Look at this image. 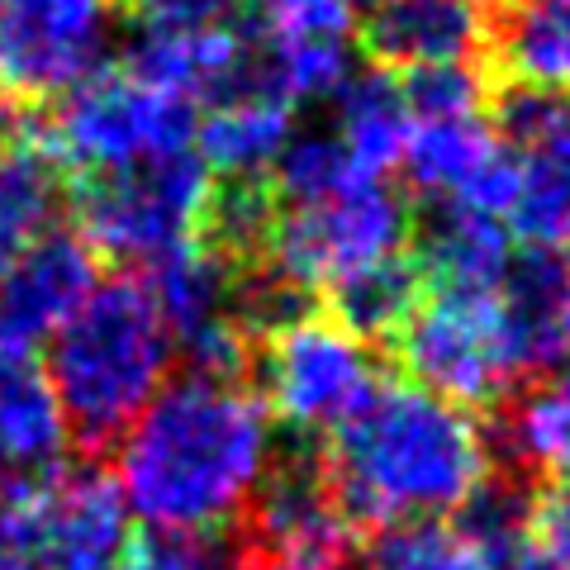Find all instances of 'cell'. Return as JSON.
Listing matches in <instances>:
<instances>
[{"mask_svg":"<svg viewBox=\"0 0 570 570\" xmlns=\"http://www.w3.org/2000/svg\"><path fill=\"white\" fill-rule=\"evenodd\" d=\"M276 419L247 376L181 371L115 448V485L148 532L238 528L276 466Z\"/></svg>","mask_w":570,"mask_h":570,"instance_id":"1","label":"cell"},{"mask_svg":"<svg viewBox=\"0 0 570 570\" xmlns=\"http://www.w3.org/2000/svg\"><path fill=\"white\" fill-rule=\"evenodd\" d=\"M318 456L352 523L376 532L452 519L494 471L490 428L409 381H381Z\"/></svg>","mask_w":570,"mask_h":570,"instance_id":"2","label":"cell"},{"mask_svg":"<svg viewBox=\"0 0 570 570\" xmlns=\"http://www.w3.org/2000/svg\"><path fill=\"white\" fill-rule=\"evenodd\" d=\"M176 343L142 276L100 281L48 343V381L81 452H110L171 381Z\"/></svg>","mask_w":570,"mask_h":570,"instance_id":"3","label":"cell"},{"mask_svg":"<svg viewBox=\"0 0 570 570\" xmlns=\"http://www.w3.org/2000/svg\"><path fill=\"white\" fill-rule=\"evenodd\" d=\"M214 176L190 153H171L157 163L96 171L71 186L77 234L96 257H110L129 272H153L200 238Z\"/></svg>","mask_w":570,"mask_h":570,"instance_id":"4","label":"cell"},{"mask_svg":"<svg viewBox=\"0 0 570 570\" xmlns=\"http://www.w3.org/2000/svg\"><path fill=\"white\" fill-rule=\"evenodd\" d=\"M257 395L266 414L285 423L295 438H333L356 409L381 390L376 343L356 337L324 309L299 314L253 347Z\"/></svg>","mask_w":570,"mask_h":570,"instance_id":"5","label":"cell"},{"mask_svg":"<svg viewBox=\"0 0 570 570\" xmlns=\"http://www.w3.org/2000/svg\"><path fill=\"white\" fill-rule=\"evenodd\" d=\"M414 247V209L385 181L366 176L314 205L276 209L266 266L305 295H328L333 285L371 272Z\"/></svg>","mask_w":570,"mask_h":570,"instance_id":"6","label":"cell"},{"mask_svg":"<svg viewBox=\"0 0 570 570\" xmlns=\"http://www.w3.org/2000/svg\"><path fill=\"white\" fill-rule=\"evenodd\" d=\"M195 124H200V110L190 100L142 81L138 71L119 62L100 67L91 81L62 96L43 134L71 176H96L190 153Z\"/></svg>","mask_w":570,"mask_h":570,"instance_id":"7","label":"cell"},{"mask_svg":"<svg viewBox=\"0 0 570 570\" xmlns=\"http://www.w3.org/2000/svg\"><path fill=\"white\" fill-rule=\"evenodd\" d=\"M409 385L461 409H494L519 390V366L494 291H442L428 285L419 309L390 337Z\"/></svg>","mask_w":570,"mask_h":570,"instance_id":"8","label":"cell"},{"mask_svg":"<svg viewBox=\"0 0 570 570\" xmlns=\"http://www.w3.org/2000/svg\"><path fill=\"white\" fill-rule=\"evenodd\" d=\"M352 513L343 509L324 456L314 448H291L276 456L266 485L238 523L247 570H356Z\"/></svg>","mask_w":570,"mask_h":570,"instance_id":"9","label":"cell"},{"mask_svg":"<svg viewBox=\"0 0 570 570\" xmlns=\"http://www.w3.org/2000/svg\"><path fill=\"white\" fill-rule=\"evenodd\" d=\"M119 0H6L0 6V91L58 105L110 67Z\"/></svg>","mask_w":570,"mask_h":570,"instance_id":"10","label":"cell"},{"mask_svg":"<svg viewBox=\"0 0 570 570\" xmlns=\"http://www.w3.org/2000/svg\"><path fill=\"white\" fill-rule=\"evenodd\" d=\"M129 504L100 466H62L14 485L6 532L48 570H119L129 557Z\"/></svg>","mask_w":570,"mask_h":570,"instance_id":"11","label":"cell"},{"mask_svg":"<svg viewBox=\"0 0 570 570\" xmlns=\"http://www.w3.org/2000/svg\"><path fill=\"white\" fill-rule=\"evenodd\" d=\"M494 129L519 171L509 234L528 247H570V96L509 86L494 100Z\"/></svg>","mask_w":570,"mask_h":570,"instance_id":"12","label":"cell"},{"mask_svg":"<svg viewBox=\"0 0 570 570\" xmlns=\"http://www.w3.org/2000/svg\"><path fill=\"white\" fill-rule=\"evenodd\" d=\"M404 181L428 209H471L509 224L513 209V153L504 148L494 119H423L404 142Z\"/></svg>","mask_w":570,"mask_h":570,"instance_id":"13","label":"cell"},{"mask_svg":"<svg viewBox=\"0 0 570 570\" xmlns=\"http://www.w3.org/2000/svg\"><path fill=\"white\" fill-rule=\"evenodd\" d=\"M96 253L77 228H58L0 272V347L39 352L96 295Z\"/></svg>","mask_w":570,"mask_h":570,"instance_id":"14","label":"cell"},{"mask_svg":"<svg viewBox=\"0 0 570 570\" xmlns=\"http://www.w3.org/2000/svg\"><path fill=\"white\" fill-rule=\"evenodd\" d=\"M356 43L390 77L428 67H466L490 52V20L461 0H371Z\"/></svg>","mask_w":570,"mask_h":570,"instance_id":"15","label":"cell"},{"mask_svg":"<svg viewBox=\"0 0 570 570\" xmlns=\"http://www.w3.org/2000/svg\"><path fill=\"white\" fill-rule=\"evenodd\" d=\"M519 381L570 366V247H523L494 285Z\"/></svg>","mask_w":570,"mask_h":570,"instance_id":"16","label":"cell"},{"mask_svg":"<svg viewBox=\"0 0 570 570\" xmlns=\"http://www.w3.org/2000/svg\"><path fill=\"white\" fill-rule=\"evenodd\" d=\"M295 138V105L285 100L272 77L214 100L195 124V157L209 167V176L224 181H266Z\"/></svg>","mask_w":570,"mask_h":570,"instance_id":"17","label":"cell"},{"mask_svg":"<svg viewBox=\"0 0 570 570\" xmlns=\"http://www.w3.org/2000/svg\"><path fill=\"white\" fill-rule=\"evenodd\" d=\"M67 419L52 395L43 362L20 347H0V471L43 480L67 466Z\"/></svg>","mask_w":570,"mask_h":570,"instance_id":"18","label":"cell"},{"mask_svg":"<svg viewBox=\"0 0 570 570\" xmlns=\"http://www.w3.org/2000/svg\"><path fill=\"white\" fill-rule=\"evenodd\" d=\"M71 205V171L52 153L43 129L24 124L0 153V272L20 262L33 243L62 228Z\"/></svg>","mask_w":570,"mask_h":570,"instance_id":"19","label":"cell"},{"mask_svg":"<svg viewBox=\"0 0 570 570\" xmlns=\"http://www.w3.org/2000/svg\"><path fill=\"white\" fill-rule=\"evenodd\" d=\"M494 466L523 475H547L551 485L570 480V366L523 381L499 404V428L490 433Z\"/></svg>","mask_w":570,"mask_h":570,"instance_id":"20","label":"cell"},{"mask_svg":"<svg viewBox=\"0 0 570 570\" xmlns=\"http://www.w3.org/2000/svg\"><path fill=\"white\" fill-rule=\"evenodd\" d=\"M414 257L428 285L442 291H494L513 262L509 224L471 209H428L414 224Z\"/></svg>","mask_w":570,"mask_h":570,"instance_id":"21","label":"cell"},{"mask_svg":"<svg viewBox=\"0 0 570 570\" xmlns=\"http://www.w3.org/2000/svg\"><path fill=\"white\" fill-rule=\"evenodd\" d=\"M490 62L519 91L570 96V0H504L490 24Z\"/></svg>","mask_w":570,"mask_h":570,"instance_id":"22","label":"cell"},{"mask_svg":"<svg viewBox=\"0 0 570 570\" xmlns=\"http://www.w3.org/2000/svg\"><path fill=\"white\" fill-rule=\"evenodd\" d=\"M328 105H333V115H328L333 138L343 142L366 171L385 176L390 167H400L409 129H414L400 77H390L381 67L352 71V81Z\"/></svg>","mask_w":570,"mask_h":570,"instance_id":"23","label":"cell"},{"mask_svg":"<svg viewBox=\"0 0 570 570\" xmlns=\"http://www.w3.org/2000/svg\"><path fill=\"white\" fill-rule=\"evenodd\" d=\"M423 291H428V281L419 272L414 247H409V253L371 266V272L352 276L343 285H333L324 295V305L337 324H347L356 337H366V343H390V337L404 328V318L419 309Z\"/></svg>","mask_w":570,"mask_h":570,"instance_id":"24","label":"cell"},{"mask_svg":"<svg viewBox=\"0 0 570 570\" xmlns=\"http://www.w3.org/2000/svg\"><path fill=\"white\" fill-rule=\"evenodd\" d=\"M356 570H490V561L448 523L390 528L362 547Z\"/></svg>","mask_w":570,"mask_h":570,"instance_id":"25","label":"cell"},{"mask_svg":"<svg viewBox=\"0 0 570 570\" xmlns=\"http://www.w3.org/2000/svg\"><path fill=\"white\" fill-rule=\"evenodd\" d=\"M119 570H247L238 528L224 532H148Z\"/></svg>","mask_w":570,"mask_h":570,"instance_id":"26","label":"cell"},{"mask_svg":"<svg viewBox=\"0 0 570 570\" xmlns=\"http://www.w3.org/2000/svg\"><path fill=\"white\" fill-rule=\"evenodd\" d=\"M400 86H404V105H409V119L414 124L485 115V105H490V77L480 62L409 71V77H400Z\"/></svg>","mask_w":570,"mask_h":570,"instance_id":"27","label":"cell"},{"mask_svg":"<svg viewBox=\"0 0 570 570\" xmlns=\"http://www.w3.org/2000/svg\"><path fill=\"white\" fill-rule=\"evenodd\" d=\"M138 33H219L238 29L247 0H119Z\"/></svg>","mask_w":570,"mask_h":570,"instance_id":"28","label":"cell"},{"mask_svg":"<svg viewBox=\"0 0 570 570\" xmlns=\"http://www.w3.org/2000/svg\"><path fill=\"white\" fill-rule=\"evenodd\" d=\"M532 538L557 570H570V480L547 485L532 499Z\"/></svg>","mask_w":570,"mask_h":570,"instance_id":"29","label":"cell"},{"mask_svg":"<svg viewBox=\"0 0 570 570\" xmlns=\"http://www.w3.org/2000/svg\"><path fill=\"white\" fill-rule=\"evenodd\" d=\"M485 561H490V570H557L547 551L538 547V538H532V532H523V538H513V542H504V547L485 551Z\"/></svg>","mask_w":570,"mask_h":570,"instance_id":"30","label":"cell"},{"mask_svg":"<svg viewBox=\"0 0 570 570\" xmlns=\"http://www.w3.org/2000/svg\"><path fill=\"white\" fill-rule=\"evenodd\" d=\"M0 570H48L33 551L20 542V538H10V532H0Z\"/></svg>","mask_w":570,"mask_h":570,"instance_id":"31","label":"cell"},{"mask_svg":"<svg viewBox=\"0 0 570 570\" xmlns=\"http://www.w3.org/2000/svg\"><path fill=\"white\" fill-rule=\"evenodd\" d=\"M14 134H20V124H14V100L0 91V153L10 148V138H14Z\"/></svg>","mask_w":570,"mask_h":570,"instance_id":"32","label":"cell"},{"mask_svg":"<svg viewBox=\"0 0 570 570\" xmlns=\"http://www.w3.org/2000/svg\"><path fill=\"white\" fill-rule=\"evenodd\" d=\"M461 6H475V10H485V6H504V0H461Z\"/></svg>","mask_w":570,"mask_h":570,"instance_id":"33","label":"cell"},{"mask_svg":"<svg viewBox=\"0 0 570 570\" xmlns=\"http://www.w3.org/2000/svg\"><path fill=\"white\" fill-rule=\"evenodd\" d=\"M0 6H6V0H0Z\"/></svg>","mask_w":570,"mask_h":570,"instance_id":"34","label":"cell"}]
</instances>
